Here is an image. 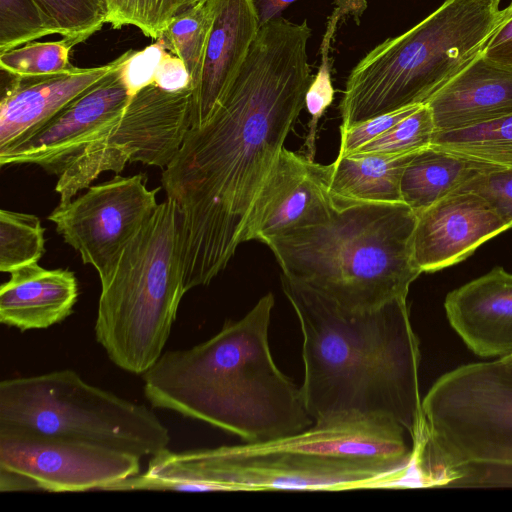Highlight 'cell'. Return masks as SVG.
<instances>
[{
	"instance_id": "1",
	"label": "cell",
	"mask_w": 512,
	"mask_h": 512,
	"mask_svg": "<svg viewBox=\"0 0 512 512\" xmlns=\"http://www.w3.org/2000/svg\"><path fill=\"white\" fill-rule=\"evenodd\" d=\"M306 20L260 26L227 93L190 128L161 175L180 216L186 292L208 285L246 242L253 205L274 167L312 82Z\"/></svg>"
},
{
	"instance_id": "2",
	"label": "cell",
	"mask_w": 512,
	"mask_h": 512,
	"mask_svg": "<svg viewBox=\"0 0 512 512\" xmlns=\"http://www.w3.org/2000/svg\"><path fill=\"white\" fill-rule=\"evenodd\" d=\"M281 284L302 331L301 392L313 421L389 418L413 445L423 423L421 353L407 298L353 311L283 274Z\"/></svg>"
},
{
	"instance_id": "3",
	"label": "cell",
	"mask_w": 512,
	"mask_h": 512,
	"mask_svg": "<svg viewBox=\"0 0 512 512\" xmlns=\"http://www.w3.org/2000/svg\"><path fill=\"white\" fill-rule=\"evenodd\" d=\"M405 429L383 417H337L278 439L153 455L155 491L344 490L393 486L412 469Z\"/></svg>"
},
{
	"instance_id": "4",
	"label": "cell",
	"mask_w": 512,
	"mask_h": 512,
	"mask_svg": "<svg viewBox=\"0 0 512 512\" xmlns=\"http://www.w3.org/2000/svg\"><path fill=\"white\" fill-rule=\"evenodd\" d=\"M275 300L264 295L210 339L163 352L142 376L154 408L205 422L248 443L298 433L313 425L301 387L271 354L268 331Z\"/></svg>"
},
{
	"instance_id": "5",
	"label": "cell",
	"mask_w": 512,
	"mask_h": 512,
	"mask_svg": "<svg viewBox=\"0 0 512 512\" xmlns=\"http://www.w3.org/2000/svg\"><path fill=\"white\" fill-rule=\"evenodd\" d=\"M416 221L403 202L335 205L327 222L266 245L283 275L346 309L364 311L407 298L422 273L413 258Z\"/></svg>"
},
{
	"instance_id": "6",
	"label": "cell",
	"mask_w": 512,
	"mask_h": 512,
	"mask_svg": "<svg viewBox=\"0 0 512 512\" xmlns=\"http://www.w3.org/2000/svg\"><path fill=\"white\" fill-rule=\"evenodd\" d=\"M500 1L445 0L408 31L374 47L347 78L340 127L425 104L481 54L502 18Z\"/></svg>"
},
{
	"instance_id": "7",
	"label": "cell",
	"mask_w": 512,
	"mask_h": 512,
	"mask_svg": "<svg viewBox=\"0 0 512 512\" xmlns=\"http://www.w3.org/2000/svg\"><path fill=\"white\" fill-rule=\"evenodd\" d=\"M185 293L179 210L167 198L101 286L94 330L110 361L133 374L146 372L163 354Z\"/></svg>"
},
{
	"instance_id": "8",
	"label": "cell",
	"mask_w": 512,
	"mask_h": 512,
	"mask_svg": "<svg viewBox=\"0 0 512 512\" xmlns=\"http://www.w3.org/2000/svg\"><path fill=\"white\" fill-rule=\"evenodd\" d=\"M423 423L412 445L421 485L469 464L512 466V361L468 363L441 375L422 399Z\"/></svg>"
},
{
	"instance_id": "9",
	"label": "cell",
	"mask_w": 512,
	"mask_h": 512,
	"mask_svg": "<svg viewBox=\"0 0 512 512\" xmlns=\"http://www.w3.org/2000/svg\"><path fill=\"white\" fill-rule=\"evenodd\" d=\"M0 429L94 443L153 456L168 428L146 405L89 384L71 369L0 382Z\"/></svg>"
},
{
	"instance_id": "10",
	"label": "cell",
	"mask_w": 512,
	"mask_h": 512,
	"mask_svg": "<svg viewBox=\"0 0 512 512\" xmlns=\"http://www.w3.org/2000/svg\"><path fill=\"white\" fill-rule=\"evenodd\" d=\"M193 89L167 92L152 84L131 97L123 112L58 176L59 204L106 171L120 174L127 163L165 168L191 127Z\"/></svg>"
},
{
	"instance_id": "11",
	"label": "cell",
	"mask_w": 512,
	"mask_h": 512,
	"mask_svg": "<svg viewBox=\"0 0 512 512\" xmlns=\"http://www.w3.org/2000/svg\"><path fill=\"white\" fill-rule=\"evenodd\" d=\"M145 174L89 186L48 216L64 241L98 272L101 286L112 277L120 256L156 210L160 187L147 188Z\"/></svg>"
},
{
	"instance_id": "12",
	"label": "cell",
	"mask_w": 512,
	"mask_h": 512,
	"mask_svg": "<svg viewBox=\"0 0 512 512\" xmlns=\"http://www.w3.org/2000/svg\"><path fill=\"white\" fill-rule=\"evenodd\" d=\"M140 459L94 443L0 429V469L27 477L41 491H108L139 474Z\"/></svg>"
},
{
	"instance_id": "13",
	"label": "cell",
	"mask_w": 512,
	"mask_h": 512,
	"mask_svg": "<svg viewBox=\"0 0 512 512\" xmlns=\"http://www.w3.org/2000/svg\"><path fill=\"white\" fill-rule=\"evenodd\" d=\"M121 65L34 134L1 151L0 165L33 164L60 176L130 101L120 75Z\"/></svg>"
},
{
	"instance_id": "14",
	"label": "cell",
	"mask_w": 512,
	"mask_h": 512,
	"mask_svg": "<svg viewBox=\"0 0 512 512\" xmlns=\"http://www.w3.org/2000/svg\"><path fill=\"white\" fill-rule=\"evenodd\" d=\"M330 164L309 160L285 147L253 205L246 241H268L327 222L334 210Z\"/></svg>"
},
{
	"instance_id": "15",
	"label": "cell",
	"mask_w": 512,
	"mask_h": 512,
	"mask_svg": "<svg viewBox=\"0 0 512 512\" xmlns=\"http://www.w3.org/2000/svg\"><path fill=\"white\" fill-rule=\"evenodd\" d=\"M510 228L482 197L457 189L417 213L414 262L422 273L442 270Z\"/></svg>"
},
{
	"instance_id": "16",
	"label": "cell",
	"mask_w": 512,
	"mask_h": 512,
	"mask_svg": "<svg viewBox=\"0 0 512 512\" xmlns=\"http://www.w3.org/2000/svg\"><path fill=\"white\" fill-rule=\"evenodd\" d=\"M132 50L112 62L42 76H12L0 101V152L25 140L56 114L121 65ZM9 75V74H8Z\"/></svg>"
},
{
	"instance_id": "17",
	"label": "cell",
	"mask_w": 512,
	"mask_h": 512,
	"mask_svg": "<svg viewBox=\"0 0 512 512\" xmlns=\"http://www.w3.org/2000/svg\"><path fill=\"white\" fill-rule=\"evenodd\" d=\"M444 308L451 327L475 355L512 356V273L494 267L449 292Z\"/></svg>"
},
{
	"instance_id": "18",
	"label": "cell",
	"mask_w": 512,
	"mask_h": 512,
	"mask_svg": "<svg viewBox=\"0 0 512 512\" xmlns=\"http://www.w3.org/2000/svg\"><path fill=\"white\" fill-rule=\"evenodd\" d=\"M259 29L254 0H215L203 67L193 89L190 128L211 117L241 70Z\"/></svg>"
},
{
	"instance_id": "19",
	"label": "cell",
	"mask_w": 512,
	"mask_h": 512,
	"mask_svg": "<svg viewBox=\"0 0 512 512\" xmlns=\"http://www.w3.org/2000/svg\"><path fill=\"white\" fill-rule=\"evenodd\" d=\"M435 132L462 129L512 114V70L481 54L426 103Z\"/></svg>"
},
{
	"instance_id": "20",
	"label": "cell",
	"mask_w": 512,
	"mask_h": 512,
	"mask_svg": "<svg viewBox=\"0 0 512 512\" xmlns=\"http://www.w3.org/2000/svg\"><path fill=\"white\" fill-rule=\"evenodd\" d=\"M0 286V322L21 332L46 329L73 313L78 282L70 269L20 267Z\"/></svg>"
},
{
	"instance_id": "21",
	"label": "cell",
	"mask_w": 512,
	"mask_h": 512,
	"mask_svg": "<svg viewBox=\"0 0 512 512\" xmlns=\"http://www.w3.org/2000/svg\"><path fill=\"white\" fill-rule=\"evenodd\" d=\"M415 153L338 155L330 163V194L334 205L403 202L401 178Z\"/></svg>"
},
{
	"instance_id": "22",
	"label": "cell",
	"mask_w": 512,
	"mask_h": 512,
	"mask_svg": "<svg viewBox=\"0 0 512 512\" xmlns=\"http://www.w3.org/2000/svg\"><path fill=\"white\" fill-rule=\"evenodd\" d=\"M492 166L429 146L417 151L407 164L400 184L403 203L416 214L461 187Z\"/></svg>"
},
{
	"instance_id": "23",
	"label": "cell",
	"mask_w": 512,
	"mask_h": 512,
	"mask_svg": "<svg viewBox=\"0 0 512 512\" xmlns=\"http://www.w3.org/2000/svg\"><path fill=\"white\" fill-rule=\"evenodd\" d=\"M430 146L512 169V114L462 129L435 132Z\"/></svg>"
},
{
	"instance_id": "24",
	"label": "cell",
	"mask_w": 512,
	"mask_h": 512,
	"mask_svg": "<svg viewBox=\"0 0 512 512\" xmlns=\"http://www.w3.org/2000/svg\"><path fill=\"white\" fill-rule=\"evenodd\" d=\"M214 17L215 0H199L176 16L162 35L167 49L186 65L192 89L201 75Z\"/></svg>"
},
{
	"instance_id": "25",
	"label": "cell",
	"mask_w": 512,
	"mask_h": 512,
	"mask_svg": "<svg viewBox=\"0 0 512 512\" xmlns=\"http://www.w3.org/2000/svg\"><path fill=\"white\" fill-rule=\"evenodd\" d=\"M45 229L28 213L0 210V271H12L38 263L45 253Z\"/></svg>"
},
{
	"instance_id": "26",
	"label": "cell",
	"mask_w": 512,
	"mask_h": 512,
	"mask_svg": "<svg viewBox=\"0 0 512 512\" xmlns=\"http://www.w3.org/2000/svg\"><path fill=\"white\" fill-rule=\"evenodd\" d=\"M199 0H106L107 23L118 29L137 27L145 36L160 38L172 20Z\"/></svg>"
},
{
	"instance_id": "27",
	"label": "cell",
	"mask_w": 512,
	"mask_h": 512,
	"mask_svg": "<svg viewBox=\"0 0 512 512\" xmlns=\"http://www.w3.org/2000/svg\"><path fill=\"white\" fill-rule=\"evenodd\" d=\"M72 47L85 41L107 23L106 0H36Z\"/></svg>"
},
{
	"instance_id": "28",
	"label": "cell",
	"mask_w": 512,
	"mask_h": 512,
	"mask_svg": "<svg viewBox=\"0 0 512 512\" xmlns=\"http://www.w3.org/2000/svg\"><path fill=\"white\" fill-rule=\"evenodd\" d=\"M58 34L36 0H0V53Z\"/></svg>"
},
{
	"instance_id": "29",
	"label": "cell",
	"mask_w": 512,
	"mask_h": 512,
	"mask_svg": "<svg viewBox=\"0 0 512 512\" xmlns=\"http://www.w3.org/2000/svg\"><path fill=\"white\" fill-rule=\"evenodd\" d=\"M72 46L64 39L53 42H30L0 53V68L12 76L34 77L65 71L72 67Z\"/></svg>"
},
{
	"instance_id": "30",
	"label": "cell",
	"mask_w": 512,
	"mask_h": 512,
	"mask_svg": "<svg viewBox=\"0 0 512 512\" xmlns=\"http://www.w3.org/2000/svg\"><path fill=\"white\" fill-rule=\"evenodd\" d=\"M434 133L431 110L426 104H422L385 133L353 153L391 155L415 153L431 145Z\"/></svg>"
},
{
	"instance_id": "31",
	"label": "cell",
	"mask_w": 512,
	"mask_h": 512,
	"mask_svg": "<svg viewBox=\"0 0 512 512\" xmlns=\"http://www.w3.org/2000/svg\"><path fill=\"white\" fill-rule=\"evenodd\" d=\"M458 189L482 197L506 222L512 225V169L492 166L467 180Z\"/></svg>"
},
{
	"instance_id": "32",
	"label": "cell",
	"mask_w": 512,
	"mask_h": 512,
	"mask_svg": "<svg viewBox=\"0 0 512 512\" xmlns=\"http://www.w3.org/2000/svg\"><path fill=\"white\" fill-rule=\"evenodd\" d=\"M335 8L327 21V27L320 47L321 63L317 74L308 88V92L334 99V88L331 77V42L334 34L346 15L360 16L365 10L366 0H336Z\"/></svg>"
},
{
	"instance_id": "33",
	"label": "cell",
	"mask_w": 512,
	"mask_h": 512,
	"mask_svg": "<svg viewBox=\"0 0 512 512\" xmlns=\"http://www.w3.org/2000/svg\"><path fill=\"white\" fill-rule=\"evenodd\" d=\"M163 36L140 51H131L120 67V75L130 97L154 84L158 66L167 52Z\"/></svg>"
},
{
	"instance_id": "34",
	"label": "cell",
	"mask_w": 512,
	"mask_h": 512,
	"mask_svg": "<svg viewBox=\"0 0 512 512\" xmlns=\"http://www.w3.org/2000/svg\"><path fill=\"white\" fill-rule=\"evenodd\" d=\"M419 106L415 105L386 113L350 127H340L341 140L338 155L355 152L413 113Z\"/></svg>"
},
{
	"instance_id": "35",
	"label": "cell",
	"mask_w": 512,
	"mask_h": 512,
	"mask_svg": "<svg viewBox=\"0 0 512 512\" xmlns=\"http://www.w3.org/2000/svg\"><path fill=\"white\" fill-rule=\"evenodd\" d=\"M481 55L496 65L512 70V2L503 9L502 18Z\"/></svg>"
},
{
	"instance_id": "36",
	"label": "cell",
	"mask_w": 512,
	"mask_h": 512,
	"mask_svg": "<svg viewBox=\"0 0 512 512\" xmlns=\"http://www.w3.org/2000/svg\"><path fill=\"white\" fill-rule=\"evenodd\" d=\"M154 84L167 92H179L191 87L190 73L178 56L166 52L156 71Z\"/></svg>"
},
{
	"instance_id": "37",
	"label": "cell",
	"mask_w": 512,
	"mask_h": 512,
	"mask_svg": "<svg viewBox=\"0 0 512 512\" xmlns=\"http://www.w3.org/2000/svg\"><path fill=\"white\" fill-rule=\"evenodd\" d=\"M260 26L281 17V13L297 0H254Z\"/></svg>"
},
{
	"instance_id": "38",
	"label": "cell",
	"mask_w": 512,
	"mask_h": 512,
	"mask_svg": "<svg viewBox=\"0 0 512 512\" xmlns=\"http://www.w3.org/2000/svg\"><path fill=\"white\" fill-rule=\"evenodd\" d=\"M36 485L27 477L5 469H0V491H34Z\"/></svg>"
},
{
	"instance_id": "39",
	"label": "cell",
	"mask_w": 512,
	"mask_h": 512,
	"mask_svg": "<svg viewBox=\"0 0 512 512\" xmlns=\"http://www.w3.org/2000/svg\"><path fill=\"white\" fill-rule=\"evenodd\" d=\"M503 359H506V360L512 361V356L505 357V358H503Z\"/></svg>"
}]
</instances>
